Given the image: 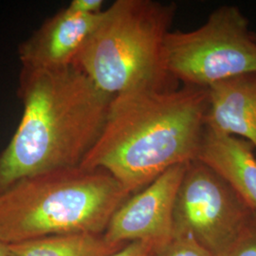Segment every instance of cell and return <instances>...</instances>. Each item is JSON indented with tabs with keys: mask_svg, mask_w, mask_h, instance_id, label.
<instances>
[{
	"mask_svg": "<svg viewBox=\"0 0 256 256\" xmlns=\"http://www.w3.org/2000/svg\"><path fill=\"white\" fill-rule=\"evenodd\" d=\"M155 246L146 241L129 242L110 256H153Z\"/></svg>",
	"mask_w": 256,
	"mask_h": 256,
	"instance_id": "14",
	"label": "cell"
},
{
	"mask_svg": "<svg viewBox=\"0 0 256 256\" xmlns=\"http://www.w3.org/2000/svg\"><path fill=\"white\" fill-rule=\"evenodd\" d=\"M220 256H256V210L238 238Z\"/></svg>",
	"mask_w": 256,
	"mask_h": 256,
	"instance_id": "12",
	"label": "cell"
},
{
	"mask_svg": "<svg viewBox=\"0 0 256 256\" xmlns=\"http://www.w3.org/2000/svg\"><path fill=\"white\" fill-rule=\"evenodd\" d=\"M254 210L221 174L194 160L187 164L176 196L173 236L191 238L212 256H220Z\"/></svg>",
	"mask_w": 256,
	"mask_h": 256,
	"instance_id": "6",
	"label": "cell"
},
{
	"mask_svg": "<svg viewBox=\"0 0 256 256\" xmlns=\"http://www.w3.org/2000/svg\"><path fill=\"white\" fill-rule=\"evenodd\" d=\"M209 92L182 84L113 97L101 135L81 167L102 169L132 196L176 165L198 158Z\"/></svg>",
	"mask_w": 256,
	"mask_h": 256,
	"instance_id": "1",
	"label": "cell"
},
{
	"mask_svg": "<svg viewBox=\"0 0 256 256\" xmlns=\"http://www.w3.org/2000/svg\"><path fill=\"white\" fill-rule=\"evenodd\" d=\"M153 256H212L187 236H173L165 244L155 248Z\"/></svg>",
	"mask_w": 256,
	"mask_h": 256,
	"instance_id": "13",
	"label": "cell"
},
{
	"mask_svg": "<svg viewBox=\"0 0 256 256\" xmlns=\"http://www.w3.org/2000/svg\"><path fill=\"white\" fill-rule=\"evenodd\" d=\"M187 164L176 165L130 196L113 214L104 238L111 243L146 241L155 248L169 241L174 200Z\"/></svg>",
	"mask_w": 256,
	"mask_h": 256,
	"instance_id": "7",
	"label": "cell"
},
{
	"mask_svg": "<svg viewBox=\"0 0 256 256\" xmlns=\"http://www.w3.org/2000/svg\"><path fill=\"white\" fill-rule=\"evenodd\" d=\"M176 10L174 3L115 1L102 12L74 64L111 96L178 88L164 58L165 39Z\"/></svg>",
	"mask_w": 256,
	"mask_h": 256,
	"instance_id": "4",
	"label": "cell"
},
{
	"mask_svg": "<svg viewBox=\"0 0 256 256\" xmlns=\"http://www.w3.org/2000/svg\"><path fill=\"white\" fill-rule=\"evenodd\" d=\"M130 196L102 169L77 166L19 180L0 192V242L68 234H102Z\"/></svg>",
	"mask_w": 256,
	"mask_h": 256,
	"instance_id": "3",
	"label": "cell"
},
{
	"mask_svg": "<svg viewBox=\"0 0 256 256\" xmlns=\"http://www.w3.org/2000/svg\"><path fill=\"white\" fill-rule=\"evenodd\" d=\"M102 12L84 16L64 8L46 19L19 45L21 70L48 72L74 66Z\"/></svg>",
	"mask_w": 256,
	"mask_h": 256,
	"instance_id": "8",
	"label": "cell"
},
{
	"mask_svg": "<svg viewBox=\"0 0 256 256\" xmlns=\"http://www.w3.org/2000/svg\"><path fill=\"white\" fill-rule=\"evenodd\" d=\"M102 0H72L66 7V9L84 16H97L104 10Z\"/></svg>",
	"mask_w": 256,
	"mask_h": 256,
	"instance_id": "15",
	"label": "cell"
},
{
	"mask_svg": "<svg viewBox=\"0 0 256 256\" xmlns=\"http://www.w3.org/2000/svg\"><path fill=\"white\" fill-rule=\"evenodd\" d=\"M18 95L23 113L0 154V192L26 178L80 166L101 135L114 97L75 64L21 70Z\"/></svg>",
	"mask_w": 256,
	"mask_h": 256,
	"instance_id": "2",
	"label": "cell"
},
{
	"mask_svg": "<svg viewBox=\"0 0 256 256\" xmlns=\"http://www.w3.org/2000/svg\"><path fill=\"white\" fill-rule=\"evenodd\" d=\"M208 92L206 126L247 140L256 156V74L216 84Z\"/></svg>",
	"mask_w": 256,
	"mask_h": 256,
	"instance_id": "9",
	"label": "cell"
},
{
	"mask_svg": "<svg viewBox=\"0 0 256 256\" xmlns=\"http://www.w3.org/2000/svg\"><path fill=\"white\" fill-rule=\"evenodd\" d=\"M196 160L221 174L256 210V156L248 142L205 126Z\"/></svg>",
	"mask_w": 256,
	"mask_h": 256,
	"instance_id": "10",
	"label": "cell"
},
{
	"mask_svg": "<svg viewBox=\"0 0 256 256\" xmlns=\"http://www.w3.org/2000/svg\"><path fill=\"white\" fill-rule=\"evenodd\" d=\"M128 243H111L104 234L48 236L8 245L9 256H110Z\"/></svg>",
	"mask_w": 256,
	"mask_h": 256,
	"instance_id": "11",
	"label": "cell"
},
{
	"mask_svg": "<svg viewBox=\"0 0 256 256\" xmlns=\"http://www.w3.org/2000/svg\"><path fill=\"white\" fill-rule=\"evenodd\" d=\"M0 256H9L8 245L0 242Z\"/></svg>",
	"mask_w": 256,
	"mask_h": 256,
	"instance_id": "16",
	"label": "cell"
},
{
	"mask_svg": "<svg viewBox=\"0 0 256 256\" xmlns=\"http://www.w3.org/2000/svg\"><path fill=\"white\" fill-rule=\"evenodd\" d=\"M164 58L166 70L176 82L208 90L256 74V42L240 9L224 5L194 30L170 32Z\"/></svg>",
	"mask_w": 256,
	"mask_h": 256,
	"instance_id": "5",
	"label": "cell"
},
{
	"mask_svg": "<svg viewBox=\"0 0 256 256\" xmlns=\"http://www.w3.org/2000/svg\"><path fill=\"white\" fill-rule=\"evenodd\" d=\"M252 37H254V41L256 42V32H252Z\"/></svg>",
	"mask_w": 256,
	"mask_h": 256,
	"instance_id": "17",
	"label": "cell"
}]
</instances>
